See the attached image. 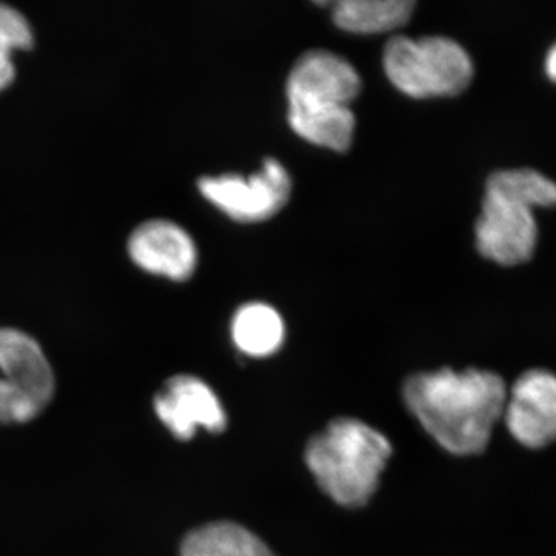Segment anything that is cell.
I'll list each match as a JSON object with an SVG mask.
<instances>
[{
  "mask_svg": "<svg viewBox=\"0 0 556 556\" xmlns=\"http://www.w3.org/2000/svg\"><path fill=\"white\" fill-rule=\"evenodd\" d=\"M409 412L453 455H477L504 416L507 388L495 372L444 368L412 376L404 387Z\"/></svg>",
  "mask_w": 556,
  "mask_h": 556,
  "instance_id": "cell-1",
  "label": "cell"
},
{
  "mask_svg": "<svg viewBox=\"0 0 556 556\" xmlns=\"http://www.w3.org/2000/svg\"><path fill=\"white\" fill-rule=\"evenodd\" d=\"M390 456L388 439L356 419L332 420L306 448L311 473L343 507H362L371 500Z\"/></svg>",
  "mask_w": 556,
  "mask_h": 556,
  "instance_id": "cell-2",
  "label": "cell"
},
{
  "mask_svg": "<svg viewBox=\"0 0 556 556\" xmlns=\"http://www.w3.org/2000/svg\"><path fill=\"white\" fill-rule=\"evenodd\" d=\"M383 67L393 86L413 98L455 97L473 78L466 49L444 36L388 40Z\"/></svg>",
  "mask_w": 556,
  "mask_h": 556,
  "instance_id": "cell-3",
  "label": "cell"
},
{
  "mask_svg": "<svg viewBox=\"0 0 556 556\" xmlns=\"http://www.w3.org/2000/svg\"><path fill=\"white\" fill-rule=\"evenodd\" d=\"M53 368L38 340L0 327V424L36 419L54 396Z\"/></svg>",
  "mask_w": 556,
  "mask_h": 556,
  "instance_id": "cell-4",
  "label": "cell"
},
{
  "mask_svg": "<svg viewBox=\"0 0 556 556\" xmlns=\"http://www.w3.org/2000/svg\"><path fill=\"white\" fill-rule=\"evenodd\" d=\"M200 192L219 211L241 223L263 222L276 215L291 197V178L277 160H265L262 170L249 178L239 174L204 177Z\"/></svg>",
  "mask_w": 556,
  "mask_h": 556,
  "instance_id": "cell-5",
  "label": "cell"
},
{
  "mask_svg": "<svg viewBox=\"0 0 556 556\" xmlns=\"http://www.w3.org/2000/svg\"><path fill=\"white\" fill-rule=\"evenodd\" d=\"M538 226L533 207L525 201L485 189L477 222V247L497 265L517 266L535 252Z\"/></svg>",
  "mask_w": 556,
  "mask_h": 556,
  "instance_id": "cell-6",
  "label": "cell"
},
{
  "mask_svg": "<svg viewBox=\"0 0 556 556\" xmlns=\"http://www.w3.org/2000/svg\"><path fill=\"white\" fill-rule=\"evenodd\" d=\"M504 419L511 437L529 448L556 441V376L546 369L527 371L507 393Z\"/></svg>",
  "mask_w": 556,
  "mask_h": 556,
  "instance_id": "cell-7",
  "label": "cell"
},
{
  "mask_svg": "<svg viewBox=\"0 0 556 556\" xmlns=\"http://www.w3.org/2000/svg\"><path fill=\"white\" fill-rule=\"evenodd\" d=\"M361 86L357 70L339 54L328 50L306 51L289 73L288 104L350 108Z\"/></svg>",
  "mask_w": 556,
  "mask_h": 556,
  "instance_id": "cell-8",
  "label": "cell"
},
{
  "mask_svg": "<svg viewBox=\"0 0 556 556\" xmlns=\"http://www.w3.org/2000/svg\"><path fill=\"white\" fill-rule=\"evenodd\" d=\"M129 257L139 269L170 280H188L197 269L195 241L177 223L149 219L130 233Z\"/></svg>",
  "mask_w": 556,
  "mask_h": 556,
  "instance_id": "cell-9",
  "label": "cell"
},
{
  "mask_svg": "<svg viewBox=\"0 0 556 556\" xmlns=\"http://www.w3.org/2000/svg\"><path fill=\"white\" fill-rule=\"evenodd\" d=\"M156 416L175 438L189 441L197 428L203 427L212 433L226 428V415L218 397L203 382L193 376H175L167 380L156 394Z\"/></svg>",
  "mask_w": 556,
  "mask_h": 556,
  "instance_id": "cell-10",
  "label": "cell"
},
{
  "mask_svg": "<svg viewBox=\"0 0 556 556\" xmlns=\"http://www.w3.org/2000/svg\"><path fill=\"white\" fill-rule=\"evenodd\" d=\"M288 121L292 130L313 144L346 152L356 129V118L345 105L288 104Z\"/></svg>",
  "mask_w": 556,
  "mask_h": 556,
  "instance_id": "cell-11",
  "label": "cell"
},
{
  "mask_svg": "<svg viewBox=\"0 0 556 556\" xmlns=\"http://www.w3.org/2000/svg\"><path fill=\"white\" fill-rule=\"evenodd\" d=\"M181 556H276L258 536L233 522H212L193 530L181 544Z\"/></svg>",
  "mask_w": 556,
  "mask_h": 556,
  "instance_id": "cell-12",
  "label": "cell"
},
{
  "mask_svg": "<svg viewBox=\"0 0 556 556\" xmlns=\"http://www.w3.org/2000/svg\"><path fill=\"white\" fill-rule=\"evenodd\" d=\"M415 0H340L332 3V20L351 33H382L412 17Z\"/></svg>",
  "mask_w": 556,
  "mask_h": 556,
  "instance_id": "cell-13",
  "label": "cell"
},
{
  "mask_svg": "<svg viewBox=\"0 0 556 556\" xmlns=\"http://www.w3.org/2000/svg\"><path fill=\"white\" fill-rule=\"evenodd\" d=\"M232 339L249 356H269L283 343L285 324L273 306L248 303L233 316Z\"/></svg>",
  "mask_w": 556,
  "mask_h": 556,
  "instance_id": "cell-14",
  "label": "cell"
},
{
  "mask_svg": "<svg viewBox=\"0 0 556 556\" xmlns=\"http://www.w3.org/2000/svg\"><path fill=\"white\" fill-rule=\"evenodd\" d=\"M485 189L506 193L525 201L529 206L551 207L556 204V182L532 169L495 172L486 179Z\"/></svg>",
  "mask_w": 556,
  "mask_h": 556,
  "instance_id": "cell-15",
  "label": "cell"
},
{
  "mask_svg": "<svg viewBox=\"0 0 556 556\" xmlns=\"http://www.w3.org/2000/svg\"><path fill=\"white\" fill-rule=\"evenodd\" d=\"M30 22L20 10L0 2V93L9 89L16 78L14 53L33 47Z\"/></svg>",
  "mask_w": 556,
  "mask_h": 556,
  "instance_id": "cell-16",
  "label": "cell"
},
{
  "mask_svg": "<svg viewBox=\"0 0 556 556\" xmlns=\"http://www.w3.org/2000/svg\"><path fill=\"white\" fill-rule=\"evenodd\" d=\"M546 73L548 78L556 83V43L551 50H548L546 56Z\"/></svg>",
  "mask_w": 556,
  "mask_h": 556,
  "instance_id": "cell-17",
  "label": "cell"
}]
</instances>
